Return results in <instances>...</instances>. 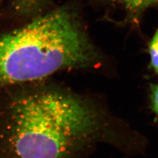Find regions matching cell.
<instances>
[{
	"instance_id": "6da1fadb",
	"label": "cell",
	"mask_w": 158,
	"mask_h": 158,
	"mask_svg": "<svg viewBox=\"0 0 158 158\" xmlns=\"http://www.w3.org/2000/svg\"><path fill=\"white\" fill-rule=\"evenodd\" d=\"M100 143L127 154L146 142L105 106L44 80L0 88V158H85Z\"/></svg>"
},
{
	"instance_id": "7a4b0ae2",
	"label": "cell",
	"mask_w": 158,
	"mask_h": 158,
	"mask_svg": "<svg viewBox=\"0 0 158 158\" xmlns=\"http://www.w3.org/2000/svg\"><path fill=\"white\" fill-rule=\"evenodd\" d=\"M102 61L73 15L57 10L0 34V88L62 71L96 69Z\"/></svg>"
},
{
	"instance_id": "3957f363",
	"label": "cell",
	"mask_w": 158,
	"mask_h": 158,
	"mask_svg": "<svg viewBox=\"0 0 158 158\" xmlns=\"http://www.w3.org/2000/svg\"><path fill=\"white\" fill-rule=\"evenodd\" d=\"M123 5L133 15L140 13L143 10L156 3L158 0H114Z\"/></svg>"
},
{
	"instance_id": "277c9868",
	"label": "cell",
	"mask_w": 158,
	"mask_h": 158,
	"mask_svg": "<svg viewBox=\"0 0 158 158\" xmlns=\"http://www.w3.org/2000/svg\"><path fill=\"white\" fill-rule=\"evenodd\" d=\"M148 53L150 56L149 67L158 75V27L148 41Z\"/></svg>"
},
{
	"instance_id": "5b68a950",
	"label": "cell",
	"mask_w": 158,
	"mask_h": 158,
	"mask_svg": "<svg viewBox=\"0 0 158 158\" xmlns=\"http://www.w3.org/2000/svg\"><path fill=\"white\" fill-rule=\"evenodd\" d=\"M149 99L152 110L158 118V83L150 84Z\"/></svg>"
},
{
	"instance_id": "8992f818",
	"label": "cell",
	"mask_w": 158,
	"mask_h": 158,
	"mask_svg": "<svg viewBox=\"0 0 158 158\" xmlns=\"http://www.w3.org/2000/svg\"><path fill=\"white\" fill-rule=\"evenodd\" d=\"M40 0H14L16 8L22 12H28L35 8Z\"/></svg>"
}]
</instances>
